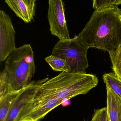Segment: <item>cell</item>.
<instances>
[{
    "label": "cell",
    "instance_id": "1",
    "mask_svg": "<svg viewBox=\"0 0 121 121\" xmlns=\"http://www.w3.org/2000/svg\"><path fill=\"white\" fill-rule=\"evenodd\" d=\"M75 38L89 49L108 53L116 49L121 45V9L114 6L95 10Z\"/></svg>",
    "mask_w": 121,
    "mask_h": 121
},
{
    "label": "cell",
    "instance_id": "6",
    "mask_svg": "<svg viewBox=\"0 0 121 121\" xmlns=\"http://www.w3.org/2000/svg\"><path fill=\"white\" fill-rule=\"evenodd\" d=\"M16 33L10 16L0 11V61L3 62L16 49Z\"/></svg>",
    "mask_w": 121,
    "mask_h": 121
},
{
    "label": "cell",
    "instance_id": "19",
    "mask_svg": "<svg viewBox=\"0 0 121 121\" xmlns=\"http://www.w3.org/2000/svg\"></svg>",
    "mask_w": 121,
    "mask_h": 121
},
{
    "label": "cell",
    "instance_id": "9",
    "mask_svg": "<svg viewBox=\"0 0 121 121\" xmlns=\"http://www.w3.org/2000/svg\"><path fill=\"white\" fill-rule=\"evenodd\" d=\"M107 108L110 121H121V97L106 86Z\"/></svg>",
    "mask_w": 121,
    "mask_h": 121
},
{
    "label": "cell",
    "instance_id": "12",
    "mask_svg": "<svg viewBox=\"0 0 121 121\" xmlns=\"http://www.w3.org/2000/svg\"><path fill=\"white\" fill-rule=\"evenodd\" d=\"M103 78L106 86L121 97V80L116 74L114 73H106Z\"/></svg>",
    "mask_w": 121,
    "mask_h": 121
},
{
    "label": "cell",
    "instance_id": "4",
    "mask_svg": "<svg viewBox=\"0 0 121 121\" xmlns=\"http://www.w3.org/2000/svg\"><path fill=\"white\" fill-rule=\"evenodd\" d=\"M89 49L75 38L59 40L54 47L52 55L66 60L69 65V72L83 73L89 66L87 57Z\"/></svg>",
    "mask_w": 121,
    "mask_h": 121
},
{
    "label": "cell",
    "instance_id": "13",
    "mask_svg": "<svg viewBox=\"0 0 121 121\" xmlns=\"http://www.w3.org/2000/svg\"><path fill=\"white\" fill-rule=\"evenodd\" d=\"M109 54L114 73L121 80V45L117 49Z\"/></svg>",
    "mask_w": 121,
    "mask_h": 121
},
{
    "label": "cell",
    "instance_id": "11",
    "mask_svg": "<svg viewBox=\"0 0 121 121\" xmlns=\"http://www.w3.org/2000/svg\"><path fill=\"white\" fill-rule=\"evenodd\" d=\"M45 60L54 71L69 72V65L66 60L52 55Z\"/></svg>",
    "mask_w": 121,
    "mask_h": 121
},
{
    "label": "cell",
    "instance_id": "10",
    "mask_svg": "<svg viewBox=\"0 0 121 121\" xmlns=\"http://www.w3.org/2000/svg\"><path fill=\"white\" fill-rule=\"evenodd\" d=\"M18 91L11 92L0 97V121H4L13 101L17 96Z\"/></svg>",
    "mask_w": 121,
    "mask_h": 121
},
{
    "label": "cell",
    "instance_id": "15",
    "mask_svg": "<svg viewBox=\"0 0 121 121\" xmlns=\"http://www.w3.org/2000/svg\"><path fill=\"white\" fill-rule=\"evenodd\" d=\"M108 117L107 107H104L94 111L91 121H107Z\"/></svg>",
    "mask_w": 121,
    "mask_h": 121
},
{
    "label": "cell",
    "instance_id": "16",
    "mask_svg": "<svg viewBox=\"0 0 121 121\" xmlns=\"http://www.w3.org/2000/svg\"><path fill=\"white\" fill-rule=\"evenodd\" d=\"M114 6L112 0H93V8L95 10L103 9Z\"/></svg>",
    "mask_w": 121,
    "mask_h": 121
},
{
    "label": "cell",
    "instance_id": "7",
    "mask_svg": "<svg viewBox=\"0 0 121 121\" xmlns=\"http://www.w3.org/2000/svg\"><path fill=\"white\" fill-rule=\"evenodd\" d=\"M40 84L32 81L28 86L18 91L17 96L11 104L4 121H15L23 107L34 99Z\"/></svg>",
    "mask_w": 121,
    "mask_h": 121
},
{
    "label": "cell",
    "instance_id": "3",
    "mask_svg": "<svg viewBox=\"0 0 121 121\" xmlns=\"http://www.w3.org/2000/svg\"><path fill=\"white\" fill-rule=\"evenodd\" d=\"M5 68L10 76V92L28 86L32 82L36 69L34 53L30 45H24L13 51L6 59Z\"/></svg>",
    "mask_w": 121,
    "mask_h": 121
},
{
    "label": "cell",
    "instance_id": "18",
    "mask_svg": "<svg viewBox=\"0 0 121 121\" xmlns=\"http://www.w3.org/2000/svg\"><path fill=\"white\" fill-rule=\"evenodd\" d=\"M107 121H110L109 118L108 116V118H107Z\"/></svg>",
    "mask_w": 121,
    "mask_h": 121
},
{
    "label": "cell",
    "instance_id": "2",
    "mask_svg": "<svg viewBox=\"0 0 121 121\" xmlns=\"http://www.w3.org/2000/svg\"><path fill=\"white\" fill-rule=\"evenodd\" d=\"M98 78L91 74L63 72L40 84L34 99H53L63 102L85 95L97 86Z\"/></svg>",
    "mask_w": 121,
    "mask_h": 121
},
{
    "label": "cell",
    "instance_id": "8",
    "mask_svg": "<svg viewBox=\"0 0 121 121\" xmlns=\"http://www.w3.org/2000/svg\"><path fill=\"white\" fill-rule=\"evenodd\" d=\"M36 0H5L11 10L25 23L33 20L35 15Z\"/></svg>",
    "mask_w": 121,
    "mask_h": 121
},
{
    "label": "cell",
    "instance_id": "14",
    "mask_svg": "<svg viewBox=\"0 0 121 121\" xmlns=\"http://www.w3.org/2000/svg\"><path fill=\"white\" fill-rule=\"evenodd\" d=\"M10 78L5 68L0 74V97L10 92Z\"/></svg>",
    "mask_w": 121,
    "mask_h": 121
},
{
    "label": "cell",
    "instance_id": "17",
    "mask_svg": "<svg viewBox=\"0 0 121 121\" xmlns=\"http://www.w3.org/2000/svg\"><path fill=\"white\" fill-rule=\"evenodd\" d=\"M112 3L114 6H118L121 4V0H112Z\"/></svg>",
    "mask_w": 121,
    "mask_h": 121
},
{
    "label": "cell",
    "instance_id": "5",
    "mask_svg": "<svg viewBox=\"0 0 121 121\" xmlns=\"http://www.w3.org/2000/svg\"><path fill=\"white\" fill-rule=\"evenodd\" d=\"M48 19L52 35L60 40L71 39L67 25L63 0H49Z\"/></svg>",
    "mask_w": 121,
    "mask_h": 121
}]
</instances>
